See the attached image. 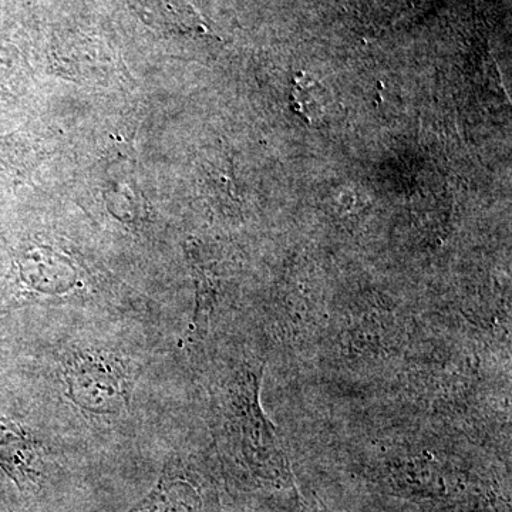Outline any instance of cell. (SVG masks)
Here are the masks:
<instances>
[{"instance_id": "cell-1", "label": "cell", "mask_w": 512, "mask_h": 512, "mask_svg": "<svg viewBox=\"0 0 512 512\" xmlns=\"http://www.w3.org/2000/svg\"><path fill=\"white\" fill-rule=\"evenodd\" d=\"M416 345V325L392 305L353 303L328 313L318 348L325 362L345 375H382L393 365L402 366Z\"/></svg>"}, {"instance_id": "cell-2", "label": "cell", "mask_w": 512, "mask_h": 512, "mask_svg": "<svg viewBox=\"0 0 512 512\" xmlns=\"http://www.w3.org/2000/svg\"><path fill=\"white\" fill-rule=\"evenodd\" d=\"M264 363L245 362L232 373L222 394L225 433L249 463L278 464V431L261 406Z\"/></svg>"}, {"instance_id": "cell-3", "label": "cell", "mask_w": 512, "mask_h": 512, "mask_svg": "<svg viewBox=\"0 0 512 512\" xmlns=\"http://www.w3.org/2000/svg\"><path fill=\"white\" fill-rule=\"evenodd\" d=\"M73 403L94 416L120 413L127 406V380L121 370L100 356H74L66 367Z\"/></svg>"}, {"instance_id": "cell-4", "label": "cell", "mask_w": 512, "mask_h": 512, "mask_svg": "<svg viewBox=\"0 0 512 512\" xmlns=\"http://www.w3.org/2000/svg\"><path fill=\"white\" fill-rule=\"evenodd\" d=\"M0 466L19 488L37 483L40 458L35 444L18 424L0 419Z\"/></svg>"}, {"instance_id": "cell-5", "label": "cell", "mask_w": 512, "mask_h": 512, "mask_svg": "<svg viewBox=\"0 0 512 512\" xmlns=\"http://www.w3.org/2000/svg\"><path fill=\"white\" fill-rule=\"evenodd\" d=\"M197 501L194 488L167 470L154 490L128 512H195Z\"/></svg>"}, {"instance_id": "cell-6", "label": "cell", "mask_w": 512, "mask_h": 512, "mask_svg": "<svg viewBox=\"0 0 512 512\" xmlns=\"http://www.w3.org/2000/svg\"><path fill=\"white\" fill-rule=\"evenodd\" d=\"M160 3L163 10H165L168 29L181 33H197V35L210 33V29L207 28L204 20L187 2H183V0H161Z\"/></svg>"}, {"instance_id": "cell-7", "label": "cell", "mask_w": 512, "mask_h": 512, "mask_svg": "<svg viewBox=\"0 0 512 512\" xmlns=\"http://www.w3.org/2000/svg\"><path fill=\"white\" fill-rule=\"evenodd\" d=\"M293 101H295V109L305 117L306 120L312 121L311 116L320 114L323 110V94L322 87L315 80H309L306 76H298L295 79V92H293Z\"/></svg>"}]
</instances>
